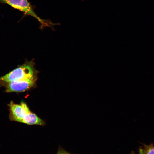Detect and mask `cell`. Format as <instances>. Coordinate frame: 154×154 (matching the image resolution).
Returning <instances> with one entry per match:
<instances>
[{
	"label": "cell",
	"mask_w": 154,
	"mask_h": 154,
	"mask_svg": "<svg viewBox=\"0 0 154 154\" xmlns=\"http://www.w3.org/2000/svg\"><path fill=\"white\" fill-rule=\"evenodd\" d=\"M9 106L11 120L28 125L44 124L42 119L30 111L25 103L22 102L20 104H18L11 102Z\"/></svg>",
	"instance_id": "cell-1"
},
{
	"label": "cell",
	"mask_w": 154,
	"mask_h": 154,
	"mask_svg": "<svg viewBox=\"0 0 154 154\" xmlns=\"http://www.w3.org/2000/svg\"><path fill=\"white\" fill-rule=\"evenodd\" d=\"M33 61L27 62L21 66L0 78V80L9 82L14 81L36 78L37 71Z\"/></svg>",
	"instance_id": "cell-2"
},
{
	"label": "cell",
	"mask_w": 154,
	"mask_h": 154,
	"mask_svg": "<svg viewBox=\"0 0 154 154\" xmlns=\"http://www.w3.org/2000/svg\"><path fill=\"white\" fill-rule=\"evenodd\" d=\"M0 2L7 3L26 14L35 17L42 25V27L45 26L51 27L53 25V23L51 21L42 19L37 15L28 0H0Z\"/></svg>",
	"instance_id": "cell-3"
},
{
	"label": "cell",
	"mask_w": 154,
	"mask_h": 154,
	"mask_svg": "<svg viewBox=\"0 0 154 154\" xmlns=\"http://www.w3.org/2000/svg\"><path fill=\"white\" fill-rule=\"evenodd\" d=\"M36 80V78H28L8 82L6 92L9 93L24 91L33 87Z\"/></svg>",
	"instance_id": "cell-4"
},
{
	"label": "cell",
	"mask_w": 154,
	"mask_h": 154,
	"mask_svg": "<svg viewBox=\"0 0 154 154\" xmlns=\"http://www.w3.org/2000/svg\"><path fill=\"white\" fill-rule=\"evenodd\" d=\"M138 154H154V144L144 145L139 149Z\"/></svg>",
	"instance_id": "cell-5"
},
{
	"label": "cell",
	"mask_w": 154,
	"mask_h": 154,
	"mask_svg": "<svg viewBox=\"0 0 154 154\" xmlns=\"http://www.w3.org/2000/svg\"><path fill=\"white\" fill-rule=\"evenodd\" d=\"M57 154H70L65 152H60L58 153Z\"/></svg>",
	"instance_id": "cell-6"
}]
</instances>
